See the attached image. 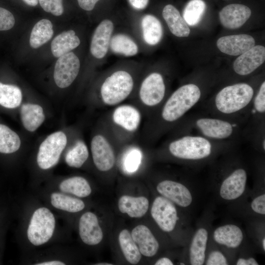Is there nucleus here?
I'll use <instances>...</instances> for the list:
<instances>
[{
  "label": "nucleus",
  "mask_w": 265,
  "mask_h": 265,
  "mask_svg": "<svg viewBox=\"0 0 265 265\" xmlns=\"http://www.w3.org/2000/svg\"><path fill=\"white\" fill-rule=\"evenodd\" d=\"M264 141H263V143H262V148L263 149H264V151H265V139L263 140Z\"/></svg>",
  "instance_id": "obj_50"
},
{
  "label": "nucleus",
  "mask_w": 265,
  "mask_h": 265,
  "mask_svg": "<svg viewBox=\"0 0 265 265\" xmlns=\"http://www.w3.org/2000/svg\"><path fill=\"white\" fill-rule=\"evenodd\" d=\"M118 240L127 261L132 265L138 264L141 258V254L132 239L131 233L127 229L122 230L119 234Z\"/></svg>",
  "instance_id": "obj_32"
},
{
  "label": "nucleus",
  "mask_w": 265,
  "mask_h": 265,
  "mask_svg": "<svg viewBox=\"0 0 265 265\" xmlns=\"http://www.w3.org/2000/svg\"><path fill=\"white\" fill-rule=\"evenodd\" d=\"M162 16L171 32L179 37L188 36L189 27L179 11L173 5L167 4L163 8Z\"/></svg>",
  "instance_id": "obj_26"
},
{
  "label": "nucleus",
  "mask_w": 265,
  "mask_h": 265,
  "mask_svg": "<svg viewBox=\"0 0 265 265\" xmlns=\"http://www.w3.org/2000/svg\"><path fill=\"white\" fill-rule=\"evenodd\" d=\"M165 94V85L162 75L156 72L151 73L140 84L139 104L136 106L143 112L151 111L161 105Z\"/></svg>",
  "instance_id": "obj_9"
},
{
  "label": "nucleus",
  "mask_w": 265,
  "mask_h": 265,
  "mask_svg": "<svg viewBox=\"0 0 265 265\" xmlns=\"http://www.w3.org/2000/svg\"><path fill=\"white\" fill-rule=\"evenodd\" d=\"M25 100L23 91L18 85L0 81V106L18 110Z\"/></svg>",
  "instance_id": "obj_28"
},
{
  "label": "nucleus",
  "mask_w": 265,
  "mask_h": 265,
  "mask_svg": "<svg viewBox=\"0 0 265 265\" xmlns=\"http://www.w3.org/2000/svg\"><path fill=\"white\" fill-rule=\"evenodd\" d=\"M63 192L72 194L79 197H86L90 195L92 189L88 181L83 177L72 176L62 180L59 185Z\"/></svg>",
  "instance_id": "obj_30"
},
{
  "label": "nucleus",
  "mask_w": 265,
  "mask_h": 265,
  "mask_svg": "<svg viewBox=\"0 0 265 265\" xmlns=\"http://www.w3.org/2000/svg\"><path fill=\"white\" fill-rule=\"evenodd\" d=\"M115 145H117L116 143L104 125H100L92 132L89 150L93 162L99 171L108 172L114 166Z\"/></svg>",
  "instance_id": "obj_6"
},
{
  "label": "nucleus",
  "mask_w": 265,
  "mask_h": 265,
  "mask_svg": "<svg viewBox=\"0 0 265 265\" xmlns=\"http://www.w3.org/2000/svg\"><path fill=\"white\" fill-rule=\"evenodd\" d=\"M143 38L150 45L157 44L162 36V27L160 21L152 15H146L141 21Z\"/></svg>",
  "instance_id": "obj_31"
},
{
  "label": "nucleus",
  "mask_w": 265,
  "mask_h": 265,
  "mask_svg": "<svg viewBox=\"0 0 265 265\" xmlns=\"http://www.w3.org/2000/svg\"><path fill=\"white\" fill-rule=\"evenodd\" d=\"M15 18L12 13L7 9L0 7V31L11 29L15 25Z\"/></svg>",
  "instance_id": "obj_40"
},
{
  "label": "nucleus",
  "mask_w": 265,
  "mask_h": 265,
  "mask_svg": "<svg viewBox=\"0 0 265 265\" xmlns=\"http://www.w3.org/2000/svg\"><path fill=\"white\" fill-rule=\"evenodd\" d=\"M22 137L6 125L0 123V154L10 155L22 150Z\"/></svg>",
  "instance_id": "obj_27"
},
{
  "label": "nucleus",
  "mask_w": 265,
  "mask_h": 265,
  "mask_svg": "<svg viewBox=\"0 0 265 265\" xmlns=\"http://www.w3.org/2000/svg\"><path fill=\"white\" fill-rule=\"evenodd\" d=\"M26 4L31 6H35L38 3V0H23Z\"/></svg>",
  "instance_id": "obj_48"
},
{
  "label": "nucleus",
  "mask_w": 265,
  "mask_h": 265,
  "mask_svg": "<svg viewBox=\"0 0 265 265\" xmlns=\"http://www.w3.org/2000/svg\"><path fill=\"white\" fill-rule=\"evenodd\" d=\"M155 265H173V262L169 258L166 257H162L158 260L155 264Z\"/></svg>",
  "instance_id": "obj_46"
},
{
  "label": "nucleus",
  "mask_w": 265,
  "mask_h": 265,
  "mask_svg": "<svg viewBox=\"0 0 265 265\" xmlns=\"http://www.w3.org/2000/svg\"><path fill=\"white\" fill-rule=\"evenodd\" d=\"M212 238L220 246L235 249L242 244L244 236L242 229L237 225L226 224L214 229L212 233Z\"/></svg>",
  "instance_id": "obj_21"
},
{
  "label": "nucleus",
  "mask_w": 265,
  "mask_h": 265,
  "mask_svg": "<svg viewBox=\"0 0 265 265\" xmlns=\"http://www.w3.org/2000/svg\"><path fill=\"white\" fill-rule=\"evenodd\" d=\"M51 203L55 208L70 212H77L85 208L84 203L80 199L58 192L51 195Z\"/></svg>",
  "instance_id": "obj_34"
},
{
  "label": "nucleus",
  "mask_w": 265,
  "mask_h": 265,
  "mask_svg": "<svg viewBox=\"0 0 265 265\" xmlns=\"http://www.w3.org/2000/svg\"><path fill=\"white\" fill-rule=\"evenodd\" d=\"M38 2L45 11L54 16H60L63 12L62 0H38Z\"/></svg>",
  "instance_id": "obj_38"
},
{
  "label": "nucleus",
  "mask_w": 265,
  "mask_h": 265,
  "mask_svg": "<svg viewBox=\"0 0 265 265\" xmlns=\"http://www.w3.org/2000/svg\"><path fill=\"white\" fill-rule=\"evenodd\" d=\"M265 60V48L262 45L254 46L239 55L234 61L235 72L241 76L252 73Z\"/></svg>",
  "instance_id": "obj_16"
},
{
  "label": "nucleus",
  "mask_w": 265,
  "mask_h": 265,
  "mask_svg": "<svg viewBox=\"0 0 265 265\" xmlns=\"http://www.w3.org/2000/svg\"><path fill=\"white\" fill-rule=\"evenodd\" d=\"M131 235L141 255L151 257L157 253L159 243L148 227L138 225L132 229Z\"/></svg>",
  "instance_id": "obj_24"
},
{
  "label": "nucleus",
  "mask_w": 265,
  "mask_h": 265,
  "mask_svg": "<svg viewBox=\"0 0 265 265\" xmlns=\"http://www.w3.org/2000/svg\"><path fill=\"white\" fill-rule=\"evenodd\" d=\"M23 128L28 133L36 132L47 117V110L44 104L37 101L25 100L18 110Z\"/></svg>",
  "instance_id": "obj_12"
},
{
  "label": "nucleus",
  "mask_w": 265,
  "mask_h": 265,
  "mask_svg": "<svg viewBox=\"0 0 265 265\" xmlns=\"http://www.w3.org/2000/svg\"><path fill=\"white\" fill-rule=\"evenodd\" d=\"M195 126L205 137L212 139L228 138L234 132L231 123L217 118L201 117L196 120Z\"/></svg>",
  "instance_id": "obj_15"
},
{
  "label": "nucleus",
  "mask_w": 265,
  "mask_h": 265,
  "mask_svg": "<svg viewBox=\"0 0 265 265\" xmlns=\"http://www.w3.org/2000/svg\"><path fill=\"white\" fill-rule=\"evenodd\" d=\"M99 0H77L80 8L86 11L93 10Z\"/></svg>",
  "instance_id": "obj_43"
},
{
  "label": "nucleus",
  "mask_w": 265,
  "mask_h": 265,
  "mask_svg": "<svg viewBox=\"0 0 265 265\" xmlns=\"http://www.w3.org/2000/svg\"><path fill=\"white\" fill-rule=\"evenodd\" d=\"M201 95L200 89L196 84L189 83L180 87L162 104L160 120L165 124L177 122L197 103Z\"/></svg>",
  "instance_id": "obj_3"
},
{
  "label": "nucleus",
  "mask_w": 265,
  "mask_h": 265,
  "mask_svg": "<svg viewBox=\"0 0 265 265\" xmlns=\"http://www.w3.org/2000/svg\"><path fill=\"white\" fill-rule=\"evenodd\" d=\"M55 219L52 212L46 207L37 209L33 213L27 229V237L34 246L47 243L53 237Z\"/></svg>",
  "instance_id": "obj_8"
},
{
  "label": "nucleus",
  "mask_w": 265,
  "mask_h": 265,
  "mask_svg": "<svg viewBox=\"0 0 265 265\" xmlns=\"http://www.w3.org/2000/svg\"><path fill=\"white\" fill-rule=\"evenodd\" d=\"M110 46L114 53L125 56H133L138 52L136 43L129 36L123 34H118L111 38Z\"/></svg>",
  "instance_id": "obj_35"
},
{
  "label": "nucleus",
  "mask_w": 265,
  "mask_h": 265,
  "mask_svg": "<svg viewBox=\"0 0 265 265\" xmlns=\"http://www.w3.org/2000/svg\"><path fill=\"white\" fill-rule=\"evenodd\" d=\"M209 231L206 226H200L193 235L188 247V261L191 265L204 264L208 244Z\"/></svg>",
  "instance_id": "obj_23"
},
{
  "label": "nucleus",
  "mask_w": 265,
  "mask_h": 265,
  "mask_svg": "<svg viewBox=\"0 0 265 265\" xmlns=\"http://www.w3.org/2000/svg\"><path fill=\"white\" fill-rule=\"evenodd\" d=\"M149 206L148 199L144 196L123 195L118 201L120 212L127 214L132 218H140L143 216L147 212Z\"/></svg>",
  "instance_id": "obj_25"
},
{
  "label": "nucleus",
  "mask_w": 265,
  "mask_h": 265,
  "mask_svg": "<svg viewBox=\"0 0 265 265\" xmlns=\"http://www.w3.org/2000/svg\"><path fill=\"white\" fill-rule=\"evenodd\" d=\"M254 38L241 34L223 36L216 42L217 47L223 53L230 55H240L255 46Z\"/></svg>",
  "instance_id": "obj_18"
},
{
  "label": "nucleus",
  "mask_w": 265,
  "mask_h": 265,
  "mask_svg": "<svg viewBox=\"0 0 265 265\" xmlns=\"http://www.w3.org/2000/svg\"><path fill=\"white\" fill-rule=\"evenodd\" d=\"M36 265H64L65 264L59 260H52L40 262L35 264Z\"/></svg>",
  "instance_id": "obj_47"
},
{
  "label": "nucleus",
  "mask_w": 265,
  "mask_h": 265,
  "mask_svg": "<svg viewBox=\"0 0 265 265\" xmlns=\"http://www.w3.org/2000/svg\"><path fill=\"white\" fill-rule=\"evenodd\" d=\"M160 195L182 208H189L194 202L193 193L188 186L172 180H164L157 186Z\"/></svg>",
  "instance_id": "obj_13"
},
{
  "label": "nucleus",
  "mask_w": 265,
  "mask_h": 265,
  "mask_svg": "<svg viewBox=\"0 0 265 265\" xmlns=\"http://www.w3.org/2000/svg\"><path fill=\"white\" fill-rule=\"evenodd\" d=\"M53 34V25L48 19L38 21L33 26L29 38L30 46L38 48L48 42Z\"/></svg>",
  "instance_id": "obj_33"
},
{
  "label": "nucleus",
  "mask_w": 265,
  "mask_h": 265,
  "mask_svg": "<svg viewBox=\"0 0 265 265\" xmlns=\"http://www.w3.org/2000/svg\"><path fill=\"white\" fill-rule=\"evenodd\" d=\"M80 62L73 53H68L58 57L53 72V80L60 89L69 87L77 78L80 70Z\"/></svg>",
  "instance_id": "obj_11"
},
{
  "label": "nucleus",
  "mask_w": 265,
  "mask_h": 265,
  "mask_svg": "<svg viewBox=\"0 0 265 265\" xmlns=\"http://www.w3.org/2000/svg\"><path fill=\"white\" fill-rule=\"evenodd\" d=\"M247 182V173L242 167L235 168L221 180L218 194L225 201L235 200L244 193Z\"/></svg>",
  "instance_id": "obj_14"
},
{
  "label": "nucleus",
  "mask_w": 265,
  "mask_h": 265,
  "mask_svg": "<svg viewBox=\"0 0 265 265\" xmlns=\"http://www.w3.org/2000/svg\"><path fill=\"white\" fill-rule=\"evenodd\" d=\"M80 44V40L75 32L69 30L60 33L53 39L51 51L55 57H59L78 47Z\"/></svg>",
  "instance_id": "obj_29"
},
{
  "label": "nucleus",
  "mask_w": 265,
  "mask_h": 265,
  "mask_svg": "<svg viewBox=\"0 0 265 265\" xmlns=\"http://www.w3.org/2000/svg\"><path fill=\"white\" fill-rule=\"evenodd\" d=\"M206 265H227L229 262L223 252L218 249L211 250L206 256L204 263Z\"/></svg>",
  "instance_id": "obj_39"
},
{
  "label": "nucleus",
  "mask_w": 265,
  "mask_h": 265,
  "mask_svg": "<svg viewBox=\"0 0 265 265\" xmlns=\"http://www.w3.org/2000/svg\"><path fill=\"white\" fill-rule=\"evenodd\" d=\"M168 153L173 157L186 161H200L209 158L213 145L207 138L197 135H185L174 139L167 145Z\"/></svg>",
  "instance_id": "obj_4"
},
{
  "label": "nucleus",
  "mask_w": 265,
  "mask_h": 265,
  "mask_svg": "<svg viewBox=\"0 0 265 265\" xmlns=\"http://www.w3.org/2000/svg\"><path fill=\"white\" fill-rule=\"evenodd\" d=\"M206 6L203 0H190L187 3L183 11V18L188 25L194 26L200 22Z\"/></svg>",
  "instance_id": "obj_36"
},
{
  "label": "nucleus",
  "mask_w": 265,
  "mask_h": 265,
  "mask_svg": "<svg viewBox=\"0 0 265 265\" xmlns=\"http://www.w3.org/2000/svg\"><path fill=\"white\" fill-rule=\"evenodd\" d=\"M113 24L109 20H104L97 26L93 34L90 52L95 58L101 59L106 54L111 35Z\"/></svg>",
  "instance_id": "obj_19"
},
{
  "label": "nucleus",
  "mask_w": 265,
  "mask_h": 265,
  "mask_svg": "<svg viewBox=\"0 0 265 265\" xmlns=\"http://www.w3.org/2000/svg\"><path fill=\"white\" fill-rule=\"evenodd\" d=\"M80 237L85 244L95 245L103 238V232L98 219L94 213L88 212L80 217L79 223Z\"/></svg>",
  "instance_id": "obj_17"
},
{
  "label": "nucleus",
  "mask_w": 265,
  "mask_h": 265,
  "mask_svg": "<svg viewBox=\"0 0 265 265\" xmlns=\"http://www.w3.org/2000/svg\"><path fill=\"white\" fill-rule=\"evenodd\" d=\"M77 132L74 129L63 128L46 135L38 145L36 155L38 167L46 171L55 166Z\"/></svg>",
  "instance_id": "obj_2"
},
{
  "label": "nucleus",
  "mask_w": 265,
  "mask_h": 265,
  "mask_svg": "<svg viewBox=\"0 0 265 265\" xmlns=\"http://www.w3.org/2000/svg\"><path fill=\"white\" fill-rule=\"evenodd\" d=\"M134 81L128 72L119 70L107 77L100 90L98 106H115L125 101L132 91Z\"/></svg>",
  "instance_id": "obj_5"
},
{
  "label": "nucleus",
  "mask_w": 265,
  "mask_h": 265,
  "mask_svg": "<svg viewBox=\"0 0 265 265\" xmlns=\"http://www.w3.org/2000/svg\"><path fill=\"white\" fill-rule=\"evenodd\" d=\"M124 149L123 156V167L128 173L135 172L138 168L142 157V151L136 144H129Z\"/></svg>",
  "instance_id": "obj_37"
},
{
  "label": "nucleus",
  "mask_w": 265,
  "mask_h": 265,
  "mask_svg": "<svg viewBox=\"0 0 265 265\" xmlns=\"http://www.w3.org/2000/svg\"><path fill=\"white\" fill-rule=\"evenodd\" d=\"M261 245H262L263 250H264V251H265V237H264V238H262V239L261 240Z\"/></svg>",
  "instance_id": "obj_49"
},
{
  "label": "nucleus",
  "mask_w": 265,
  "mask_h": 265,
  "mask_svg": "<svg viewBox=\"0 0 265 265\" xmlns=\"http://www.w3.org/2000/svg\"><path fill=\"white\" fill-rule=\"evenodd\" d=\"M149 0H129V3L135 9L142 10L148 4Z\"/></svg>",
  "instance_id": "obj_45"
},
{
  "label": "nucleus",
  "mask_w": 265,
  "mask_h": 265,
  "mask_svg": "<svg viewBox=\"0 0 265 265\" xmlns=\"http://www.w3.org/2000/svg\"><path fill=\"white\" fill-rule=\"evenodd\" d=\"M253 106L255 111L261 114L265 111V82L264 81L256 94L253 102Z\"/></svg>",
  "instance_id": "obj_41"
},
{
  "label": "nucleus",
  "mask_w": 265,
  "mask_h": 265,
  "mask_svg": "<svg viewBox=\"0 0 265 265\" xmlns=\"http://www.w3.org/2000/svg\"><path fill=\"white\" fill-rule=\"evenodd\" d=\"M250 9L241 4H230L224 7L219 13L222 25L229 29H236L241 26L249 18Z\"/></svg>",
  "instance_id": "obj_20"
},
{
  "label": "nucleus",
  "mask_w": 265,
  "mask_h": 265,
  "mask_svg": "<svg viewBox=\"0 0 265 265\" xmlns=\"http://www.w3.org/2000/svg\"><path fill=\"white\" fill-rule=\"evenodd\" d=\"M142 119V112L135 105L119 104L109 113L106 127L117 145H125L137 132Z\"/></svg>",
  "instance_id": "obj_1"
},
{
  "label": "nucleus",
  "mask_w": 265,
  "mask_h": 265,
  "mask_svg": "<svg viewBox=\"0 0 265 265\" xmlns=\"http://www.w3.org/2000/svg\"><path fill=\"white\" fill-rule=\"evenodd\" d=\"M176 206L161 195L157 197L153 202L151 216L159 228L164 232H173L179 220Z\"/></svg>",
  "instance_id": "obj_10"
},
{
  "label": "nucleus",
  "mask_w": 265,
  "mask_h": 265,
  "mask_svg": "<svg viewBox=\"0 0 265 265\" xmlns=\"http://www.w3.org/2000/svg\"><path fill=\"white\" fill-rule=\"evenodd\" d=\"M251 210L255 213L265 214V194L263 193L254 198L250 204Z\"/></svg>",
  "instance_id": "obj_42"
},
{
  "label": "nucleus",
  "mask_w": 265,
  "mask_h": 265,
  "mask_svg": "<svg viewBox=\"0 0 265 265\" xmlns=\"http://www.w3.org/2000/svg\"><path fill=\"white\" fill-rule=\"evenodd\" d=\"M89 153L88 145L77 132L64 153L65 162L70 167L80 168L87 160Z\"/></svg>",
  "instance_id": "obj_22"
},
{
  "label": "nucleus",
  "mask_w": 265,
  "mask_h": 265,
  "mask_svg": "<svg viewBox=\"0 0 265 265\" xmlns=\"http://www.w3.org/2000/svg\"><path fill=\"white\" fill-rule=\"evenodd\" d=\"M235 264L236 265H258L259 263L253 257H245L238 258Z\"/></svg>",
  "instance_id": "obj_44"
},
{
  "label": "nucleus",
  "mask_w": 265,
  "mask_h": 265,
  "mask_svg": "<svg viewBox=\"0 0 265 265\" xmlns=\"http://www.w3.org/2000/svg\"><path fill=\"white\" fill-rule=\"evenodd\" d=\"M96 265H111L112 264H108V263H107V264H106V263H105V264H102V263H101V264H96Z\"/></svg>",
  "instance_id": "obj_51"
},
{
  "label": "nucleus",
  "mask_w": 265,
  "mask_h": 265,
  "mask_svg": "<svg viewBox=\"0 0 265 265\" xmlns=\"http://www.w3.org/2000/svg\"><path fill=\"white\" fill-rule=\"evenodd\" d=\"M253 95V89L247 83L229 85L216 94L214 105L217 110L223 114H233L248 106Z\"/></svg>",
  "instance_id": "obj_7"
}]
</instances>
